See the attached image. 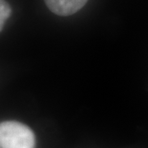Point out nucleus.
Wrapping results in <instances>:
<instances>
[{
  "instance_id": "nucleus-2",
  "label": "nucleus",
  "mask_w": 148,
  "mask_h": 148,
  "mask_svg": "<svg viewBox=\"0 0 148 148\" xmlns=\"http://www.w3.org/2000/svg\"><path fill=\"white\" fill-rule=\"evenodd\" d=\"M88 0H45L49 9L58 16H70L82 8Z\"/></svg>"
},
{
  "instance_id": "nucleus-3",
  "label": "nucleus",
  "mask_w": 148,
  "mask_h": 148,
  "mask_svg": "<svg viewBox=\"0 0 148 148\" xmlns=\"http://www.w3.org/2000/svg\"><path fill=\"white\" fill-rule=\"evenodd\" d=\"M11 14L10 6L5 0H0V23H1V30L5 23L6 20L9 17Z\"/></svg>"
},
{
  "instance_id": "nucleus-1",
  "label": "nucleus",
  "mask_w": 148,
  "mask_h": 148,
  "mask_svg": "<svg viewBox=\"0 0 148 148\" xmlns=\"http://www.w3.org/2000/svg\"><path fill=\"white\" fill-rule=\"evenodd\" d=\"M36 138L27 125L16 121L0 124V148H35Z\"/></svg>"
}]
</instances>
